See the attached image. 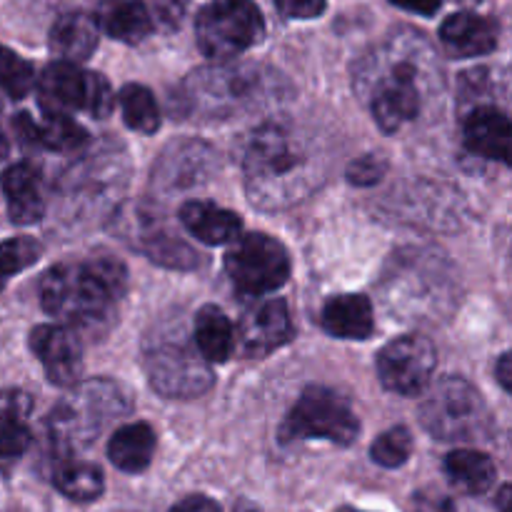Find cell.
<instances>
[{
  "instance_id": "6da1fadb",
  "label": "cell",
  "mask_w": 512,
  "mask_h": 512,
  "mask_svg": "<svg viewBox=\"0 0 512 512\" xmlns=\"http://www.w3.org/2000/svg\"><path fill=\"white\" fill-rule=\"evenodd\" d=\"M433 48L418 33H400L375 48L355 73L358 93L368 103L375 123L398 133L420 118L440 83Z\"/></svg>"
},
{
  "instance_id": "7a4b0ae2",
  "label": "cell",
  "mask_w": 512,
  "mask_h": 512,
  "mask_svg": "<svg viewBox=\"0 0 512 512\" xmlns=\"http://www.w3.org/2000/svg\"><path fill=\"white\" fill-rule=\"evenodd\" d=\"M243 173L250 203L260 210L290 208L323 180L313 143L283 123H265L250 135Z\"/></svg>"
},
{
  "instance_id": "3957f363",
  "label": "cell",
  "mask_w": 512,
  "mask_h": 512,
  "mask_svg": "<svg viewBox=\"0 0 512 512\" xmlns=\"http://www.w3.org/2000/svg\"><path fill=\"white\" fill-rule=\"evenodd\" d=\"M128 290V270L115 258L88 263H58L43 275L40 303L63 328L98 330L113 318V308Z\"/></svg>"
},
{
  "instance_id": "277c9868",
  "label": "cell",
  "mask_w": 512,
  "mask_h": 512,
  "mask_svg": "<svg viewBox=\"0 0 512 512\" xmlns=\"http://www.w3.org/2000/svg\"><path fill=\"white\" fill-rule=\"evenodd\" d=\"M455 280L450 265L430 250H403L383 275V303L403 320H433L453 308Z\"/></svg>"
},
{
  "instance_id": "5b68a950",
  "label": "cell",
  "mask_w": 512,
  "mask_h": 512,
  "mask_svg": "<svg viewBox=\"0 0 512 512\" xmlns=\"http://www.w3.org/2000/svg\"><path fill=\"white\" fill-rule=\"evenodd\" d=\"M133 410L130 393L108 378L73 385L68 398L60 400L48 418L50 440L63 455L88 448L113 420Z\"/></svg>"
},
{
  "instance_id": "8992f818",
  "label": "cell",
  "mask_w": 512,
  "mask_h": 512,
  "mask_svg": "<svg viewBox=\"0 0 512 512\" xmlns=\"http://www.w3.org/2000/svg\"><path fill=\"white\" fill-rule=\"evenodd\" d=\"M273 95V75L258 65H215L195 70L183 88L185 113L225 120L263 105Z\"/></svg>"
},
{
  "instance_id": "52a82bcc",
  "label": "cell",
  "mask_w": 512,
  "mask_h": 512,
  "mask_svg": "<svg viewBox=\"0 0 512 512\" xmlns=\"http://www.w3.org/2000/svg\"><path fill=\"white\" fill-rule=\"evenodd\" d=\"M145 370L155 393L165 398H198L213 385V370L180 330L178 320L155 330L145 343Z\"/></svg>"
},
{
  "instance_id": "ba28073f",
  "label": "cell",
  "mask_w": 512,
  "mask_h": 512,
  "mask_svg": "<svg viewBox=\"0 0 512 512\" xmlns=\"http://www.w3.org/2000/svg\"><path fill=\"white\" fill-rule=\"evenodd\" d=\"M420 423L433 438L468 443L485 438L490 430V413L483 395L468 380L443 378L425 395Z\"/></svg>"
},
{
  "instance_id": "9c48e42d",
  "label": "cell",
  "mask_w": 512,
  "mask_h": 512,
  "mask_svg": "<svg viewBox=\"0 0 512 512\" xmlns=\"http://www.w3.org/2000/svg\"><path fill=\"white\" fill-rule=\"evenodd\" d=\"M125 155L118 148H100L95 155H85L83 163L65 173L63 190V213L68 220H90L108 213L115 205V195L125 188Z\"/></svg>"
},
{
  "instance_id": "30bf717a",
  "label": "cell",
  "mask_w": 512,
  "mask_h": 512,
  "mask_svg": "<svg viewBox=\"0 0 512 512\" xmlns=\"http://www.w3.org/2000/svg\"><path fill=\"white\" fill-rule=\"evenodd\" d=\"M360 435V420L353 405L330 388H308L285 418L280 440H330L353 445Z\"/></svg>"
},
{
  "instance_id": "8fae6325",
  "label": "cell",
  "mask_w": 512,
  "mask_h": 512,
  "mask_svg": "<svg viewBox=\"0 0 512 512\" xmlns=\"http://www.w3.org/2000/svg\"><path fill=\"white\" fill-rule=\"evenodd\" d=\"M195 33L208 58L233 60L260 43L265 23L253 0H213L200 10Z\"/></svg>"
},
{
  "instance_id": "7c38bea8",
  "label": "cell",
  "mask_w": 512,
  "mask_h": 512,
  "mask_svg": "<svg viewBox=\"0 0 512 512\" xmlns=\"http://www.w3.org/2000/svg\"><path fill=\"white\" fill-rule=\"evenodd\" d=\"M225 270L235 288L250 295L273 293L290 275L288 250L263 233L243 235L225 255Z\"/></svg>"
},
{
  "instance_id": "4fadbf2b",
  "label": "cell",
  "mask_w": 512,
  "mask_h": 512,
  "mask_svg": "<svg viewBox=\"0 0 512 512\" xmlns=\"http://www.w3.org/2000/svg\"><path fill=\"white\" fill-rule=\"evenodd\" d=\"M435 373V348L423 335H405L378 355L380 383L398 395H420Z\"/></svg>"
},
{
  "instance_id": "5bb4252c",
  "label": "cell",
  "mask_w": 512,
  "mask_h": 512,
  "mask_svg": "<svg viewBox=\"0 0 512 512\" xmlns=\"http://www.w3.org/2000/svg\"><path fill=\"white\" fill-rule=\"evenodd\" d=\"M293 338V320L285 300H255L243 313L238 325L240 348L248 358H263Z\"/></svg>"
},
{
  "instance_id": "9a60e30c",
  "label": "cell",
  "mask_w": 512,
  "mask_h": 512,
  "mask_svg": "<svg viewBox=\"0 0 512 512\" xmlns=\"http://www.w3.org/2000/svg\"><path fill=\"white\" fill-rule=\"evenodd\" d=\"M30 350L38 355L45 375L58 388H73L83 375V345L75 330L63 325H38L30 333Z\"/></svg>"
},
{
  "instance_id": "2e32d148",
  "label": "cell",
  "mask_w": 512,
  "mask_h": 512,
  "mask_svg": "<svg viewBox=\"0 0 512 512\" xmlns=\"http://www.w3.org/2000/svg\"><path fill=\"white\" fill-rule=\"evenodd\" d=\"M135 223H138V228H135V238H130V243L135 240V245L153 263L175 270H193L203 263L200 260L203 255L190 248L183 238H178V233L165 228L160 213L150 208V205H138L135 208Z\"/></svg>"
},
{
  "instance_id": "e0dca14e",
  "label": "cell",
  "mask_w": 512,
  "mask_h": 512,
  "mask_svg": "<svg viewBox=\"0 0 512 512\" xmlns=\"http://www.w3.org/2000/svg\"><path fill=\"white\" fill-rule=\"evenodd\" d=\"M215 170H218V153L210 145L183 140V143L170 145L160 155L153 170V180L165 190L195 188V185L210 180Z\"/></svg>"
},
{
  "instance_id": "ac0fdd59",
  "label": "cell",
  "mask_w": 512,
  "mask_h": 512,
  "mask_svg": "<svg viewBox=\"0 0 512 512\" xmlns=\"http://www.w3.org/2000/svg\"><path fill=\"white\" fill-rule=\"evenodd\" d=\"M88 70L75 68L73 63H50L38 80L40 105L48 115H68L70 110H85L88 103Z\"/></svg>"
},
{
  "instance_id": "d6986e66",
  "label": "cell",
  "mask_w": 512,
  "mask_h": 512,
  "mask_svg": "<svg viewBox=\"0 0 512 512\" xmlns=\"http://www.w3.org/2000/svg\"><path fill=\"white\" fill-rule=\"evenodd\" d=\"M465 145L488 160H510V120L495 105H478L465 118Z\"/></svg>"
},
{
  "instance_id": "ffe728a7",
  "label": "cell",
  "mask_w": 512,
  "mask_h": 512,
  "mask_svg": "<svg viewBox=\"0 0 512 512\" xmlns=\"http://www.w3.org/2000/svg\"><path fill=\"white\" fill-rule=\"evenodd\" d=\"M440 40L453 58H475L493 53L498 45V28L483 15L455 13L440 28Z\"/></svg>"
},
{
  "instance_id": "44dd1931",
  "label": "cell",
  "mask_w": 512,
  "mask_h": 512,
  "mask_svg": "<svg viewBox=\"0 0 512 512\" xmlns=\"http://www.w3.org/2000/svg\"><path fill=\"white\" fill-rule=\"evenodd\" d=\"M180 223L185 225L193 238L205 245H228L240 238L243 220L220 205L203 203V200H190L180 208Z\"/></svg>"
},
{
  "instance_id": "7402d4cb",
  "label": "cell",
  "mask_w": 512,
  "mask_h": 512,
  "mask_svg": "<svg viewBox=\"0 0 512 512\" xmlns=\"http://www.w3.org/2000/svg\"><path fill=\"white\" fill-rule=\"evenodd\" d=\"M3 193L8 198V215L15 225H33L43 220L45 200L38 170L25 163L8 168L3 173Z\"/></svg>"
},
{
  "instance_id": "603a6c76",
  "label": "cell",
  "mask_w": 512,
  "mask_h": 512,
  "mask_svg": "<svg viewBox=\"0 0 512 512\" xmlns=\"http://www.w3.org/2000/svg\"><path fill=\"white\" fill-rule=\"evenodd\" d=\"M323 328L333 338L365 340L375 330L373 305L365 295H335L323 308Z\"/></svg>"
},
{
  "instance_id": "cb8c5ba5",
  "label": "cell",
  "mask_w": 512,
  "mask_h": 512,
  "mask_svg": "<svg viewBox=\"0 0 512 512\" xmlns=\"http://www.w3.org/2000/svg\"><path fill=\"white\" fill-rule=\"evenodd\" d=\"M98 48V23L85 13H65L50 28V50L63 63H80Z\"/></svg>"
},
{
  "instance_id": "d4e9b609",
  "label": "cell",
  "mask_w": 512,
  "mask_h": 512,
  "mask_svg": "<svg viewBox=\"0 0 512 512\" xmlns=\"http://www.w3.org/2000/svg\"><path fill=\"white\" fill-rule=\"evenodd\" d=\"M95 23L110 38L123 40V43L130 45L145 40L153 30V20H150L143 0H100Z\"/></svg>"
},
{
  "instance_id": "484cf974",
  "label": "cell",
  "mask_w": 512,
  "mask_h": 512,
  "mask_svg": "<svg viewBox=\"0 0 512 512\" xmlns=\"http://www.w3.org/2000/svg\"><path fill=\"white\" fill-rule=\"evenodd\" d=\"M33 413V398L23 390L0 393V458H18L28 450V415Z\"/></svg>"
},
{
  "instance_id": "4316f807",
  "label": "cell",
  "mask_w": 512,
  "mask_h": 512,
  "mask_svg": "<svg viewBox=\"0 0 512 512\" xmlns=\"http://www.w3.org/2000/svg\"><path fill=\"white\" fill-rule=\"evenodd\" d=\"M155 453V433L148 423H130L115 430L108 443V458L123 473H143Z\"/></svg>"
},
{
  "instance_id": "83f0119b",
  "label": "cell",
  "mask_w": 512,
  "mask_h": 512,
  "mask_svg": "<svg viewBox=\"0 0 512 512\" xmlns=\"http://www.w3.org/2000/svg\"><path fill=\"white\" fill-rule=\"evenodd\" d=\"M193 343L205 363H225L235 350V333L228 315L215 305H205L195 315Z\"/></svg>"
},
{
  "instance_id": "f1b7e54d",
  "label": "cell",
  "mask_w": 512,
  "mask_h": 512,
  "mask_svg": "<svg viewBox=\"0 0 512 512\" xmlns=\"http://www.w3.org/2000/svg\"><path fill=\"white\" fill-rule=\"evenodd\" d=\"M445 473L455 488L470 495L485 493L495 483V463L478 450H453L445 458Z\"/></svg>"
},
{
  "instance_id": "f546056e",
  "label": "cell",
  "mask_w": 512,
  "mask_h": 512,
  "mask_svg": "<svg viewBox=\"0 0 512 512\" xmlns=\"http://www.w3.org/2000/svg\"><path fill=\"white\" fill-rule=\"evenodd\" d=\"M53 483L65 498L75 500V503H90V500L100 498L105 488L103 473L83 460H63L55 468Z\"/></svg>"
},
{
  "instance_id": "4dcf8cb0",
  "label": "cell",
  "mask_w": 512,
  "mask_h": 512,
  "mask_svg": "<svg viewBox=\"0 0 512 512\" xmlns=\"http://www.w3.org/2000/svg\"><path fill=\"white\" fill-rule=\"evenodd\" d=\"M120 108H123V118L128 128L138 130V133H155L160 128V110L155 103L153 93L143 85H125L120 90Z\"/></svg>"
},
{
  "instance_id": "1f68e13d",
  "label": "cell",
  "mask_w": 512,
  "mask_h": 512,
  "mask_svg": "<svg viewBox=\"0 0 512 512\" xmlns=\"http://www.w3.org/2000/svg\"><path fill=\"white\" fill-rule=\"evenodd\" d=\"M88 143V133L80 128L73 118L68 115H48L43 123L38 125V145L48 150H58V153H68V150H78Z\"/></svg>"
},
{
  "instance_id": "d6a6232c",
  "label": "cell",
  "mask_w": 512,
  "mask_h": 512,
  "mask_svg": "<svg viewBox=\"0 0 512 512\" xmlns=\"http://www.w3.org/2000/svg\"><path fill=\"white\" fill-rule=\"evenodd\" d=\"M35 83L33 65L13 50L0 45V90L13 100L25 98Z\"/></svg>"
},
{
  "instance_id": "836d02e7",
  "label": "cell",
  "mask_w": 512,
  "mask_h": 512,
  "mask_svg": "<svg viewBox=\"0 0 512 512\" xmlns=\"http://www.w3.org/2000/svg\"><path fill=\"white\" fill-rule=\"evenodd\" d=\"M413 453V438L405 428H390L370 448V458L383 468H400Z\"/></svg>"
},
{
  "instance_id": "e575fe53",
  "label": "cell",
  "mask_w": 512,
  "mask_h": 512,
  "mask_svg": "<svg viewBox=\"0 0 512 512\" xmlns=\"http://www.w3.org/2000/svg\"><path fill=\"white\" fill-rule=\"evenodd\" d=\"M43 255V245L38 243L35 238H10L0 245V273L3 275H13L20 273V270L30 268L35 260Z\"/></svg>"
},
{
  "instance_id": "d590c367",
  "label": "cell",
  "mask_w": 512,
  "mask_h": 512,
  "mask_svg": "<svg viewBox=\"0 0 512 512\" xmlns=\"http://www.w3.org/2000/svg\"><path fill=\"white\" fill-rule=\"evenodd\" d=\"M110 110H113V90H110L108 80L100 73H90L85 113H90L93 118H108Z\"/></svg>"
},
{
  "instance_id": "8d00e7d4",
  "label": "cell",
  "mask_w": 512,
  "mask_h": 512,
  "mask_svg": "<svg viewBox=\"0 0 512 512\" xmlns=\"http://www.w3.org/2000/svg\"><path fill=\"white\" fill-rule=\"evenodd\" d=\"M385 160L378 158V155H363V158L355 160L348 168V180L353 185H360V188H368V185L378 183L385 175Z\"/></svg>"
},
{
  "instance_id": "74e56055",
  "label": "cell",
  "mask_w": 512,
  "mask_h": 512,
  "mask_svg": "<svg viewBox=\"0 0 512 512\" xmlns=\"http://www.w3.org/2000/svg\"><path fill=\"white\" fill-rule=\"evenodd\" d=\"M275 3H278L280 15H285V18L308 20L323 15L328 0H275Z\"/></svg>"
},
{
  "instance_id": "f35d334b",
  "label": "cell",
  "mask_w": 512,
  "mask_h": 512,
  "mask_svg": "<svg viewBox=\"0 0 512 512\" xmlns=\"http://www.w3.org/2000/svg\"><path fill=\"white\" fill-rule=\"evenodd\" d=\"M170 512H220L218 503H213L210 498H203V495H193V498L180 500Z\"/></svg>"
},
{
  "instance_id": "ab89813d",
  "label": "cell",
  "mask_w": 512,
  "mask_h": 512,
  "mask_svg": "<svg viewBox=\"0 0 512 512\" xmlns=\"http://www.w3.org/2000/svg\"><path fill=\"white\" fill-rule=\"evenodd\" d=\"M390 3L420 15H435L440 10V0H390Z\"/></svg>"
},
{
  "instance_id": "60d3db41",
  "label": "cell",
  "mask_w": 512,
  "mask_h": 512,
  "mask_svg": "<svg viewBox=\"0 0 512 512\" xmlns=\"http://www.w3.org/2000/svg\"><path fill=\"white\" fill-rule=\"evenodd\" d=\"M510 368H512V358H510V353H505L503 358L498 360V380H500V385H503L505 390H512V385H510V378H512V373H510Z\"/></svg>"
},
{
  "instance_id": "b9f144b4",
  "label": "cell",
  "mask_w": 512,
  "mask_h": 512,
  "mask_svg": "<svg viewBox=\"0 0 512 512\" xmlns=\"http://www.w3.org/2000/svg\"><path fill=\"white\" fill-rule=\"evenodd\" d=\"M508 500H510V488L505 485V488L500 490V508H503V512H508Z\"/></svg>"
},
{
  "instance_id": "7bdbcfd3",
  "label": "cell",
  "mask_w": 512,
  "mask_h": 512,
  "mask_svg": "<svg viewBox=\"0 0 512 512\" xmlns=\"http://www.w3.org/2000/svg\"><path fill=\"white\" fill-rule=\"evenodd\" d=\"M8 150H10V145H8V138H5V135L0 133V160H5V158H8Z\"/></svg>"
},
{
  "instance_id": "ee69618b",
  "label": "cell",
  "mask_w": 512,
  "mask_h": 512,
  "mask_svg": "<svg viewBox=\"0 0 512 512\" xmlns=\"http://www.w3.org/2000/svg\"><path fill=\"white\" fill-rule=\"evenodd\" d=\"M235 512H260V510L255 508V505H248V503H243V505H240V508L235 510Z\"/></svg>"
},
{
  "instance_id": "f6af8a7d",
  "label": "cell",
  "mask_w": 512,
  "mask_h": 512,
  "mask_svg": "<svg viewBox=\"0 0 512 512\" xmlns=\"http://www.w3.org/2000/svg\"><path fill=\"white\" fill-rule=\"evenodd\" d=\"M3 283H5V275L0 273V290H3Z\"/></svg>"
},
{
  "instance_id": "bcb514c9",
  "label": "cell",
  "mask_w": 512,
  "mask_h": 512,
  "mask_svg": "<svg viewBox=\"0 0 512 512\" xmlns=\"http://www.w3.org/2000/svg\"><path fill=\"white\" fill-rule=\"evenodd\" d=\"M468 3H473V0H468Z\"/></svg>"
}]
</instances>
